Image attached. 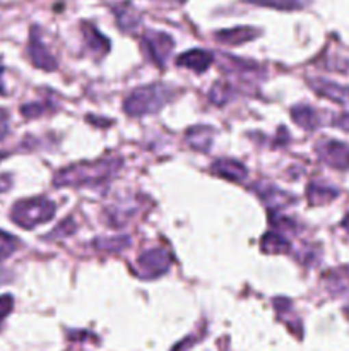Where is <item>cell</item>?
Here are the masks:
<instances>
[{
	"instance_id": "cell-1",
	"label": "cell",
	"mask_w": 349,
	"mask_h": 351,
	"mask_svg": "<svg viewBox=\"0 0 349 351\" xmlns=\"http://www.w3.org/2000/svg\"><path fill=\"white\" fill-rule=\"evenodd\" d=\"M122 160L118 158H105L92 163H79L64 168L55 175L53 184L57 187H86V185H99L108 180L118 168Z\"/></svg>"
},
{
	"instance_id": "cell-2",
	"label": "cell",
	"mask_w": 349,
	"mask_h": 351,
	"mask_svg": "<svg viewBox=\"0 0 349 351\" xmlns=\"http://www.w3.org/2000/svg\"><path fill=\"white\" fill-rule=\"evenodd\" d=\"M171 98H173V88L154 82V84L133 89L125 98L123 110L130 117L149 115V113H156L157 110L163 108L166 103L171 101Z\"/></svg>"
},
{
	"instance_id": "cell-3",
	"label": "cell",
	"mask_w": 349,
	"mask_h": 351,
	"mask_svg": "<svg viewBox=\"0 0 349 351\" xmlns=\"http://www.w3.org/2000/svg\"><path fill=\"white\" fill-rule=\"evenodd\" d=\"M55 204L47 197H31L24 199L14 204L10 211V218L21 228L31 230L34 226L47 223L53 218Z\"/></svg>"
},
{
	"instance_id": "cell-4",
	"label": "cell",
	"mask_w": 349,
	"mask_h": 351,
	"mask_svg": "<svg viewBox=\"0 0 349 351\" xmlns=\"http://www.w3.org/2000/svg\"><path fill=\"white\" fill-rule=\"evenodd\" d=\"M171 266V254L164 249H149L137 259V274L140 278L154 280L166 273Z\"/></svg>"
},
{
	"instance_id": "cell-5",
	"label": "cell",
	"mask_w": 349,
	"mask_h": 351,
	"mask_svg": "<svg viewBox=\"0 0 349 351\" xmlns=\"http://www.w3.org/2000/svg\"><path fill=\"white\" fill-rule=\"evenodd\" d=\"M142 47L146 50L147 57L157 65L163 67L166 64L168 57L171 55L174 47V41L170 34L161 33V31H147L142 36Z\"/></svg>"
},
{
	"instance_id": "cell-6",
	"label": "cell",
	"mask_w": 349,
	"mask_h": 351,
	"mask_svg": "<svg viewBox=\"0 0 349 351\" xmlns=\"http://www.w3.org/2000/svg\"><path fill=\"white\" fill-rule=\"evenodd\" d=\"M317 153L325 165L335 170H348L349 168V146L339 141H324L318 144Z\"/></svg>"
},
{
	"instance_id": "cell-7",
	"label": "cell",
	"mask_w": 349,
	"mask_h": 351,
	"mask_svg": "<svg viewBox=\"0 0 349 351\" xmlns=\"http://www.w3.org/2000/svg\"><path fill=\"white\" fill-rule=\"evenodd\" d=\"M27 51H29V58L31 62H33L34 67L43 69V71H55V69H57V60H55L53 55L50 53V50L44 47L43 40H41L40 29H38L36 26L31 29Z\"/></svg>"
},
{
	"instance_id": "cell-8",
	"label": "cell",
	"mask_w": 349,
	"mask_h": 351,
	"mask_svg": "<svg viewBox=\"0 0 349 351\" xmlns=\"http://www.w3.org/2000/svg\"><path fill=\"white\" fill-rule=\"evenodd\" d=\"M310 88L317 95L324 96V98L332 99L335 103H341V105H349V88H346V86L335 84V82L331 81H324V79H311Z\"/></svg>"
},
{
	"instance_id": "cell-9",
	"label": "cell",
	"mask_w": 349,
	"mask_h": 351,
	"mask_svg": "<svg viewBox=\"0 0 349 351\" xmlns=\"http://www.w3.org/2000/svg\"><path fill=\"white\" fill-rule=\"evenodd\" d=\"M212 62H214V57H212L209 51L198 50V48H195V50H190V51H185V53H181L180 57L177 58V64L180 65V67H187L195 72L207 71L209 65H211Z\"/></svg>"
},
{
	"instance_id": "cell-10",
	"label": "cell",
	"mask_w": 349,
	"mask_h": 351,
	"mask_svg": "<svg viewBox=\"0 0 349 351\" xmlns=\"http://www.w3.org/2000/svg\"><path fill=\"white\" fill-rule=\"evenodd\" d=\"M259 36V29L250 26H238L231 27V29H222L216 33V40L221 41L224 45H231V47H236V45L246 43V41H252L253 38Z\"/></svg>"
},
{
	"instance_id": "cell-11",
	"label": "cell",
	"mask_w": 349,
	"mask_h": 351,
	"mask_svg": "<svg viewBox=\"0 0 349 351\" xmlns=\"http://www.w3.org/2000/svg\"><path fill=\"white\" fill-rule=\"evenodd\" d=\"M212 171L218 177L226 178L231 182H243L246 178V168L245 165L238 163L235 160H218L212 163Z\"/></svg>"
},
{
	"instance_id": "cell-12",
	"label": "cell",
	"mask_w": 349,
	"mask_h": 351,
	"mask_svg": "<svg viewBox=\"0 0 349 351\" xmlns=\"http://www.w3.org/2000/svg\"><path fill=\"white\" fill-rule=\"evenodd\" d=\"M214 130L207 125H195L188 129L187 143L195 151H207L212 144Z\"/></svg>"
},
{
	"instance_id": "cell-13",
	"label": "cell",
	"mask_w": 349,
	"mask_h": 351,
	"mask_svg": "<svg viewBox=\"0 0 349 351\" xmlns=\"http://www.w3.org/2000/svg\"><path fill=\"white\" fill-rule=\"evenodd\" d=\"M325 280V287L332 295H342L349 291V266L328 271Z\"/></svg>"
},
{
	"instance_id": "cell-14",
	"label": "cell",
	"mask_w": 349,
	"mask_h": 351,
	"mask_svg": "<svg viewBox=\"0 0 349 351\" xmlns=\"http://www.w3.org/2000/svg\"><path fill=\"white\" fill-rule=\"evenodd\" d=\"M82 34H84L86 45H88L89 50H91L92 53L99 55V57L108 53L109 41L106 40V38L103 36L94 26H91V24H84V26H82Z\"/></svg>"
},
{
	"instance_id": "cell-15",
	"label": "cell",
	"mask_w": 349,
	"mask_h": 351,
	"mask_svg": "<svg viewBox=\"0 0 349 351\" xmlns=\"http://www.w3.org/2000/svg\"><path fill=\"white\" fill-rule=\"evenodd\" d=\"M260 247L266 254H270V256H277V254H284L289 250V242L286 240V237L279 232H269L262 237V242H260Z\"/></svg>"
},
{
	"instance_id": "cell-16",
	"label": "cell",
	"mask_w": 349,
	"mask_h": 351,
	"mask_svg": "<svg viewBox=\"0 0 349 351\" xmlns=\"http://www.w3.org/2000/svg\"><path fill=\"white\" fill-rule=\"evenodd\" d=\"M291 117L305 130H313L320 125V119H318L317 112L313 108H310V106H294L291 110Z\"/></svg>"
},
{
	"instance_id": "cell-17",
	"label": "cell",
	"mask_w": 349,
	"mask_h": 351,
	"mask_svg": "<svg viewBox=\"0 0 349 351\" xmlns=\"http://www.w3.org/2000/svg\"><path fill=\"white\" fill-rule=\"evenodd\" d=\"M115 16H116V23H118L120 29L123 31H133L140 24L139 12H137L133 7L127 5V3L116 7Z\"/></svg>"
},
{
	"instance_id": "cell-18",
	"label": "cell",
	"mask_w": 349,
	"mask_h": 351,
	"mask_svg": "<svg viewBox=\"0 0 349 351\" xmlns=\"http://www.w3.org/2000/svg\"><path fill=\"white\" fill-rule=\"evenodd\" d=\"M257 192H259L260 197L267 202L269 206H272L274 209L276 208H284L287 206V202L293 201L291 195H287L286 192L279 191V189L272 187V185H266V187H257ZM272 209V211H274Z\"/></svg>"
},
{
	"instance_id": "cell-19",
	"label": "cell",
	"mask_w": 349,
	"mask_h": 351,
	"mask_svg": "<svg viewBox=\"0 0 349 351\" xmlns=\"http://www.w3.org/2000/svg\"><path fill=\"white\" fill-rule=\"evenodd\" d=\"M337 197V191L331 187H325V185H318V184H311L308 187V201L310 204L313 206H322L331 202L332 199Z\"/></svg>"
},
{
	"instance_id": "cell-20",
	"label": "cell",
	"mask_w": 349,
	"mask_h": 351,
	"mask_svg": "<svg viewBox=\"0 0 349 351\" xmlns=\"http://www.w3.org/2000/svg\"><path fill=\"white\" fill-rule=\"evenodd\" d=\"M260 7H272L277 10H298L305 9L310 3V0H245Z\"/></svg>"
},
{
	"instance_id": "cell-21",
	"label": "cell",
	"mask_w": 349,
	"mask_h": 351,
	"mask_svg": "<svg viewBox=\"0 0 349 351\" xmlns=\"http://www.w3.org/2000/svg\"><path fill=\"white\" fill-rule=\"evenodd\" d=\"M130 240L127 239V237H113V239H106V237H103V239L96 240L94 247L98 250H103V252L113 254V252H120V250L127 249Z\"/></svg>"
},
{
	"instance_id": "cell-22",
	"label": "cell",
	"mask_w": 349,
	"mask_h": 351,
	"mask_svg": "<svg viewBox=\"0 0 349 351\" xmlns=\"http://www.w3.org/2000/svg\"><path fill=\"white\" fill-rule=\"evenodd\" d=\"M17 245H19V242H17L16 237L9 235V233L0 230V261L7 259L10 254L16 252Z\"/></svg>"
},
{
	"instance_id": "cell-23",
	"label": "cell",
	"mask_w": 349,
	"mask_h": 351,
	"mask_svg": "<svg viewBox=\"0 0 349 351\" xmlns=\"http://www.w3.org/2000/svg\"><path fill=\"white\" fill-rule=\"evenodd\" d=\"M229 95H231V86L226 82H216L211 91V99L216 105H224L229 99Z\"/></svg>"
},
{
	"instance_id": "cell-24",
	"label": "cell",
	"mask_w": 349,
	"mask_h": 351,
	"mask_svg": "<svg viewBox=\"0 0 349 351\" xmlns=\"http://www.w3.org/2000/svg\"><path fill=\"white\" fill-rule=\"evenodd\" d=\"M48 110H50V105H47V103H29V105H24L21 112L26 119H36V117H41L44 112H48Z\"/></svg>"
},
{
	"instance_id": "cell-25",
	"label": "cell",
	"mask_w": 349,
	"mask_h": 351,
	"mask_svg": "<svg viewBox=\"0 0 349 351\" xmlns=\"http://www.w3.org/2000/svg\"><path fill=\"white\" fill-rule=\"evenodd\" d=\"M12 307H14V300L10 295H3V297H0V324H2L3 319L10 314Z\"/></svg>"
},
{
	"instance_id": "cell-26",
	"label": "cell",
	"mask_w": 349,
	"mask_h": 351,
	"mask_svg": "<svg viewBox=\"0 0 349 351\" xmlns=\"http://www.w3.org/2000/svg\"><path fill=\"white\" fill-rule=\"evenodd\" d=\"M9 134V115L5 110L0 108V141Z\"/></svg>"
},
{
	"instance_id": "cell-27",
	"label": "cell",
	"mask_w": 349,
	"mask_h": 351,
	"mask_svg": "<svg viewBox=\"0 0 349 351\" xmlns=\"http://www.w3.org/2000/svg\"><path fill=\"white\" fill-rule=\"evenodd\" d=\"M334 125L339 127V129L346 130V132H349V113H344V115L339 117V119L334 122Z\"/></svg>"
},
{
	"instance_id": "cell-28",
	"label": "cell",
	"mask_w": 349,
	"mask_h": 351,
	"mask_svg": "<svg viewBox=\"0 0 349 351\" xmlns=\"http://www.w3.org/2000/svg\"><path fill=\"white\" fill-rule=\"evenodd\" d=\"M10 184H12V180L9 178V175H0V192L7 191L10 187Z\"/></svg>"
},
{
	"instance_id": "cell-29",
	"label": "cell",
	"mask_w": 349,
	"mask_h": 351,
	"mask_svg": "<svg viewBox=\"0 0 349 351\" xmlns=\"http://www.w3.org/2000/svg\"><path fill=\"white\" fill-rule=\"evenodd\" d=\"M2 74H3V65H2V60H0V93H5V88H3V82H2Z\"/></svg>"
},
{
	"instance_id": "cell-30",
	"label": "cell",
	"mask_w": 349,
	"mask_h": 351,
	"mask_svg": "<svg viewBox=\"0 0 349 351\" xmlns=\"http://www.w3.org/2000/svg\"><path fill=\"white\" fill-rule=\"evenodd\" d=\"M171 2H185V0H171Z\"/></svg>"
},
{
	"instance_id": "cell-31",
	"label": "cell",
	"mask_w": 349,
	"mask_h": 351,
	"mask_svg": "<svg viewBox=\"0 0 349 351\" xmlns=\"http://www.w3.org/2000/svg\"><path fill=\"white\" fill-rule=\"evenodd\" d=\"M348 315H349V307H348Z\"/></svg>"
}]
</instances>
